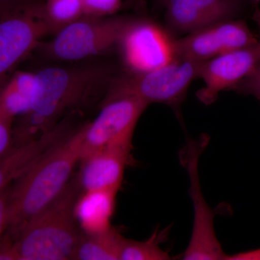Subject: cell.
<instances>
[{
	"instance_id": "obj_1",
	"label": "cell",
	"mask_w": 260,
	"mask_h": 260,
	"mask_svg": "<svg viewBox=\"0 0 260 260\" xmlns=\"http://www.w3.org/2000/svg\"><path fill=\"white\" fill-rule=\"evenodd\" d=\"M111 73L99 65L49 66L35 73L31 108L13 129L16 145L40 138L96 100L109 88Z\"/></svg>"
},
{
	"instance_id": "obj_2",
	"label": "cell",
	"mask_w": 260,
	"mask_h": 260,
	"mask_svg": "<svg viewBox=\"0 0 260 260\" xmlns=\"http://www.w3.org/2000/svg\"><path fill=\"white\" fill-rule=\"evenodd\" d=\"M83 133L75 128L11 186L8 229L18 234L25 223L61 194L81 158Z\"/></svg>"
},
{
	"instance_id": "obj_3",
	"label": "cell",
	"mask_w": 260,
	"mask_h": 260,
	"mask_svg": "<svg viewBox=\"0 0 260 260\" xmlns=\"http://www.w3.org/2000/svg\"><path fill=\"white\" fill-rule=\"evenodd\" d=\"M81 192L72 178L56 200L25 223L13 243L18 260L73 259L83 234L74 214Z\"/></svg>"
},
{
	"instance_id": "obj_4",
	"label": "cell",
	"mask_w": 260,
	"mask_h": 260,
	"mask_svg": "<svg viewBox=\"0 0 260 260\" xmlns=\"http://www.w3.org/2000/svg\"><path fill=\"white\" fill-rule=\"evenodd\" d=\"M132 20L83 16L56 32L51 40L41 42L37 49L51 61H78L99 55L117 48Z\"/></svg>"
},
{
	"instance_id": "obj_5",
	"label": "cell",
	"mask_w": 260,
	"mask_h": 260,
	"mask_svg": "<svg viewBox=\"0 0 260 260\" xmlns=\"http://www.w3.org/2000/svg\"><path fill=\"white\" fill-rule=\"evenodd\" d=\"M202 61L176 54L160 68L141 73H127L111 81L107 93H124L153 103L177 107L190 84L199 78Z\"/></svg>"
},
{
	"instance_id": "obj_6",
	"label": "cell",
	"mask_w": 260,
	"mask_h": 260,
	"mask_svg": "<svg viewBox=\"0 0 260 260\" xmlns=\"http://www.w3.org/2000/svg\"><path fill=\"white\" fill-rule=\"evenodd\" d=\"M148 104L124 93L106 94L96 117L81 126V158L115 148H133V135Z\"/></svg>"
},
{
	"instance_id": "obj_7",
	"label": "cell",
	"mask_w": 260,
	"mask_h": 260,
	"mask_svg": "<svg viewBox=\"0 0 260 260\" xmlns=\"http://www.w3.org/2000/svg\"><path fill=\"white\" fill-rule=\"evenodd\" d=\"M48 34L42 4L28 0L0 8V85Z\"/></svg>"
},
{
	"instance_id": "obj_8",
	"label": "cell",
	"mask_w": 260,
	"mask_h": 260,
	"mask_svg": "<svg viewBox=\"0 0 260 260\" xmlns=\"http://www.w3.org/2000/svg\"><path fill=\"white\" fill-rule=\"evenodd\" d=\"M208 143V137L191 140L181 152V164L186 169L189 180V194L194 210L192 232L183 259L225 260L224 252L215 234V214L207 203L200 186L199 161Z\"/></svg>"
},
{
	"instance_id": "obj_9",
	"label": "cell",
	"mask_w": 260,
	"mask_h": 260,
	"mask_svg": "<svg viewBox=\"0 0 260 260\" xmlns=\"http://www.w3.org/2000/svg\"><path fill=\"white\" fill-rule=\"evenodd\" d=\"M173 41L153 22L133 19L117 48L128 73L141 74L172 60L176 54Z\"/></svg>"
},
{
	"instance_id": "obj_10",
	"label": "cell",
	"mask_w": 260,
	"mask_h": 260,
	"mask_svg": "<svg viewBox=\"0 0 260 260\" xmlns=\"http://www.w3.org/2000/svg\"><path fill=\"white\" fill-rule=\"evenodd\" d=\"M176 54L205 61L238 49L251 47L258 40L242 20H225L174 39Z\"/></svg>"
},
{
	"instance_id": "obj_11",
	"label": "cell",
	"mask_w": 260,
	"mask_h": 260,
	"mask_svg": "<svg viewBox=\"0 0 260 260\" xmlns=\"http://www.w3.org/2000/svg\"><path fill=\"white\" fill-rule=\"evenodd\" d=\"M259 42V41H258ZM259 51V44L223 53L203 61L199 78L205 86L197 92V97L205 105L213 104L219 93L235 88L250 73Z\"/></svg>"
},
{
	"instance_id": "obj_12",
	"label": "cell",
	"mask_w": 260,
	"mask_h": 260,
	"mask_svg": "<svg viewBox=\"0 0 260 260\" xmlns=\"http://www.w3.org/2000/svg\"><path fill=\"white\" fill-rule=\"evenodd\" d=\"M166 6L169 28L186 34L232 20L238 10L237 0H169Z\"/></svg>"
},
{
	"instance_id": "obj_13",
	"label": "cell",
	"mask_w": 260,
	"mask_h": 260,
	"mask_svg": "<svg viewBox=\"0 0 260 260\" xmlns=\"http://www.w3.org/2000/svg\"><path fill=\"white\" fill-rule=\"evenodd\" d=\"M133 148L105 149L80 160L77 176L82 191L120 189Z\"/></svg>"
},
{
	"instance_id": "obj_14",
	"label": "cell",
	"mask_w": 260,
	"mask_h": 260,
	"mask_svg": "<svg viewBox=\"0 0 260 260\" xmlns=\"http://www.w3.org/2000/svg\"><path fill=\"white\" fill-rule=\"evenodd\" d=\"M71 129L69 123L63 121L40 138L13 147L0 158V191L23 176Z\"/></svg>"
},
{
	"instance_id": "obj_15",
	"label": "cell",
	"mask_w": 260,
	"mask_h": 260,
	"mask_svg": "<svg viewBox=\"0 0 260 260\" xmlns=\"http://www.w3.org/2000/svg\"><path fill=\"white\" fill-rule=\"evenodd\" d=\"M115 189L82 191L74 208L75 219L85 234L105 232L112 227L116 208Z\"/></svg>"
},
{
	"instance_id": "obj_16",
	"label": "cell",
	"mask_w": 260,
	"mask_h": 260,
	"mask_svg": "<svg viewBox=\"0 0 260 260\" xmlns=\"http://www.w3.org/2000/svg\"><path fill=\"white\" fill-rule=\"evenodd\" d=\"M35 73L19 71L0 85V115L15 121L31 108Z\"/></svg>"
},
{
	"instance_id": "obj_17",
	"label": "cell",
	"mask_w": 260,
	"mask_h": 260,
	"mask_svg": "<svg viewBox=\"0 0 260 260\" xmlns=\"http://www.w3.org/2000/svg\"><path fill=\"white\" fill-rule=\"evenodd\" d=\"M124 237L116 228L94 234H83L73 259L119 260Z\"/></svg>"
},
{
	"instance_id": "obj_18",
	"label": "cell",
	"mask_w": 260,
	"mask_h": 260,
	"mask_svg": "<svg viewBox=\"0 0 260 260\" xmlns=\"http://www.w3.org/2000/svg\"><path fill=\"white\" fill-rule=\"evenodd\" d=\"M42 8L51 32L54 34L84 16L83 0H46Z\"/></svg>"
},
{
	"instance_id": "obj_19",
	"label": "cell",
	"mask_w": 260,
	"mask_h": 260,
	"mask_svg": "<svg viewBox=\"0 0 260 260\" xmlns=\"http://www.w3.org/2000/svg\"><path fill=\"white\" fill-rule=\"evenodd\" d=\"M157 231L151 237L143 242L124 237L121 244L119 260H167L171 256L160 247L161 239Z\"/></svg>"
},
{
	"instance_id": "obj_20",
	"label": "cell",
	"mask_w": 260,
	"mask_h": 260,
	"mask_svg": "<svg viewBox=\"0 0 260 260\" xmlns=\"http://www.w3.org/2000/svg\"><path fill=\"white\" fill-rule=\"evenodd\" d=\"M254 21L259 29L260 35V10L256 8L253 16ZM259 51L254 66L249 75L242 80L235 88L241 89L246 93L251 94L260 101V39Z\"/></svg>"
},
{
	"instance_id": "obj_21",
	"label": "cell",
	"mask_w": 260,
	"mask_h": 260,
	"mask_svg": "<svg viewBox=\"0 0 260 260\" xmlns=\"http://www.w3.org/2000/svg\"><path fill=\"white\" fill-rule=\"evenodd\" d=\"M84 16L107 18L119 10L122 0H83Z\"/></svg>"
},
{
	"instance_id": "obj_22",
	"label": "cell",
	"mask_w": 260,
	"mask_h": 260,
	"mask_svg": "<svg viewBox=\"0 0 260 260\" xmlns=\"http://www.w3.org/2000/svg\"><path fill=\"white\" fill-rule=\"evenodd\" d=\"M13 121L0 115V158L13 148Z\"/></svg>"
},
{
	"instance_id": "obj_23",
	"label": "cell",
	"mask_w": 260,
	"mask_h": 260,
	"mask_svg": "<svg viewBox=\"0 0 260 260\" xmlns=\"http://www.w3.org/2000/svg\"><path fill=\"white\" fill-rule=\"evenodd\" d=\"M12 185L0 191V243L5 229H8L9 201Z\"/></svg>"
},
{
	"instance_id": "obj_24",
	"label": "cell",
	"mask_w": 260,
	"mask_h": 260,
	"mask_svg": "<svg viewBox=\"0 0 260 260\" xmlns=\"http://www.w3.org/2000/svg\"><path fill=\"white\" fill-rule=\"evenodd\" d=\"M225 260H260V249L227 255Z\"/></svg>"
},
{
	"instance_id": "obj_25",
	"label": "cell",
	"mask_w": 260,
	"mask_h": 260,
	"mask_svg": "<svg viewBox=\"0 0 260 260\" xmlns=\"http://www.w3.org/2000/svg\"><path fill=\"white\" fill-rule=\"evenodd\" d=\"M26 1H28V0H0V8L18 4V3Z\"/></svg>"
},
{
	"instance_id": "obj_26",
	"label": "cell",
	"mask_w": 260,
	"mask_h": 260,
	"mask_svg": "<svg viewBox=\"0 0 260 260\" xmlns=\"http://www.w3.org/2000/svg\"><path fill=\"white\" fill-rule=\"evenodd\" d=\"M160 1H161L164 4L167 5L169 0H160Z\"/></svg>"
},
{
	"instance_id": "obj_27",
	"label": "cell",
	"mask_w": 260,
	"mask_h": 260,
	"mask_svg": "<svg viewBox=\"0 0 260 260\" xmlns=\"http://www.w3.org/2000/svg\"><path fill=\"white\" fill-rule=\"evenodd\" d=\"M255 1H259V0H255Z\"/></svg>"
}]
</instances>
